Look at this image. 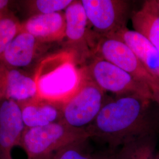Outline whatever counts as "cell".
I'll return each mask as SVG.
<instances>
[{"label":"cell","instance_id":"cell-1","mask_svg":"<svg viewBox=\"0 0 159 159\" xmlns=\"http://www.w3.org/2000/svg\"><path fill=\"white\" fill-rule=\"evenodd\" d=\"M153 102L136 94L106 100L85 130L90 139L105 143L111 150L142 137L157 136L159 119L153 111Z\"/></svg>","mask_w":159,"mask_h":159},{"label":"cell","instance_id":"cell-2","mask_svg":"<svg viewBox=\"0 0 159 159\" xmlns=\"http://www.w3.org/2000/svg\"><path fill=\"white\" fill-rule=\"evenodd\" d=\"M75 51H64L42 61L34 76L36 99L61 106L72 96L81 81L83 69L77 65Z\"/></svg>","mask_w":159,"mask_h":159},{"label":"cell","instance_id":"cell-3","mask_svg":"<svg viewBox=\"0 0 159 159\" xmlns=\"http://www.w3.org/2000/svg\"><path fill=\"white\" fill-rule=\"evenodd\" d=\"M89 139L85 129L74 128L63 120L35 128H25L20 146L27 159H50L70 144Z\"/></svg>","mask_w":159,"mask_h":159},{"label":"cell","instance_id":"cell-4","mask_svg":"<svg viewBox=\"0 0 159 159\" xmlns=\"http://www.w3.org/2000/svg\"><path fill=\"white\" fill-rule=\"evenodd\" d=\"M78 89L61 106L64 122L74 128L85 129L96 119L106 101L105 92L85 74L84 68Z\"/></svg>","mask_w":159,"mask_h":159},{"label":"cell","instance_id":"cell-5","mask_svg":"<svg viewBox=\"0 0 159 159\" xmlns=\"http://www.w3.org/2000/svg\"><path fill=\"white\" fill-rule=\"evenodd\" d=\"M92 54L110 61L130 74L152 91L153 102L159 100V81L144 67L134 52L123 41L114 37H100Z\"/></svg>","mask_w":159,"mask_h":159},{"label":"cell","instance_id":"cell-6","mask_svg":"<svg viewBox=\"0 0 159 159\" xmlns=\"http://www.w3.org/2000/svg\"><path fill=\"white\" fill-rule=\"evenodd\" d=\"M86 75L104 92L117 96L136 94L153 101L152 91L130 74L101 57L94 56L83 67Z\"/></svg>","mask_w":159,"mask_h":159},{"label":"cell","instance_id":"cell-7","mask_svg":"<svg viewBox=\"0 0 159 159\" xmlns=\"http://www.w3.org/2000/svg\"><path fill=\"white\" fill-rule=\"evenodd\" d=\"M96 38L113 36L127 27L129 2L125 0H81Z\"/></svg>","mask_w":159,"mask_h":159},{"label":"cell","instance_id":"cell-8","mask_svg":"<svg viewBox=\"0 0 159 159\" xmlns=\"http://www.w3.org/2000/svg\"><path fill=\"white\" fill-rule=\"evenodd\" d=\"M25 129L19 104L4 100L0 104V159H13L12 150L20 146Z\"/></svg>","mask_w":159,"mask_h":159},{"label":"cell","instance_id":"cell-9","mask_svg":"<svg viewBox=\"0 0 159 159\" xmlns=\"http://www.w3.org/2000/svg\"><path fill=\"white\" fill-rule=\"evenodd\" d=\"M66 37L75 48V51L80 59L91 56L89 49L90 35L87 31L89 21L85 10L81 1H73L65 10Z\"/></svg>","mask_w":159,"mask_h":159},{"label":"cell","instance_id":"cell-10","mask_svg":"<svg viewBox=\"0 0 159 159\" xmlns=\"http://www.w3.org/2000/svg\"><path fill=\"white\" fill-rule=\"evenodd\" d=\"M37 92L34 79L16 69L0 66V99L21 103L35 98Z\"/></svg>","mask_w":159,"mask_h":159},{"label":"cell","instance_id":"cell-11","mask_svg":"<svg viewBox=\"0 0 159 159\" xmlns=\"http://www.w3.org/2000/svg\"><path fill=\"white\" fill-rule=\"evenodd\" d=\"M21 31L31 34L40 43L61 41L66 37L64 13L37 14L21 24Z\"/></svg>","mask_w":159,"mask_h":159},{"label":"cell","instance_id":"cell-12","mask_svg":"<svg viewBox=\"0 0 159 159\" xmlns=\"http://www.w3.org/2000/svg\"><path fill=\"white\" fill-rule=\"evenodd\" d=\"M108 37H114L125 43L150 74L159 81V51L144 37L125 27Z\"/></svg>","mask_w":159,"mask_h":159},{"label":"cell","instance_id":"cell-13","mask_svg":"<svg viewBox=\"0 0 159 159\" xmlns=\"http://www.w3.org/2000/svg\"><path fill=\"white\" fill-rule=\"evenodd\" d=\"M134 30L142 35L159 51V10L157 0H147L131 14Z\"/></svg>","mask_w":159,"mask_h":159},{"label":"cell","instance_id":"cell-14","mask_svg":"<svg viewBox=\"0 0 159 159\" xmlns=\"http://www.w3.org/2000/svg\"><path fill=\"white\" fill-rule=\"evenodd\" d=\"M25 128L50 125L62 119L61 107L36 98L18 103Z\"/></svg>","mask_w":159,"mask_h":159},{"label":"cell","instance_id":"cell-15","mask_svg":"<svg viewBox=\"0 0 159 159\" xmlns=\"http://www.w3.org/2000/svg\"><path fill=\"white\" fill-rule=\"evenodd\" d=\"M38 42L31 34L21 31L7 47L0 59L12 67L27 66L34 59Z\"/></svg>","mask_w":159,"mask_h":159},{"label":"cell","instance_id":"cell-16","mask_svg":"<svg viewBox=\"0 0 159 159\" xmlns=\"http://www.w3.org/2000/svg\"><path fill=\"white\" fill-rule=\"evenodd\" d=\"M157 136H148L111 150L113 159H152L156 152Z\"/></svg>","mask_w":159,"mask_h":159},{"label":"cell","instance_id":"cell-17","mask_svg":"<svg viewBox=\"0 0 159 159\" xmlns=\"http://www.w3.org/2000/svg\"><path fill=\"white\" fill-rule=\"evenodd\" d=\"M21 31V24L15 17L0 12V58L7 47Z\"/></svg>","mask_w":159,"mask_h":159},{"label":"cell","instance_id":"cell-18","mask_svg":"<svg viewBox=\"0 0 159 159\" xmlns=\"http://www.w3.org/2000/svg\"><path fill=\"white\" fill-rule=\"evenodd\" d=\"M84 140L70 144L55 154L50 159H96L88 146V140Z\"/></svg>","mask_w":159,"mask_h":159},{"label":"cell","instance_id":"cell-19","mask_svg":"<svg viewBox=\"0 0 159 159\" xmlns=\"http://www.w3.org/2000/svg\"><path fill=\"white\" fill-rule=\"evenodd\" d=\"M73 0H37L34 7L37 14H52L61 12L70 6Z\"/></svg>","mask_w":159,"mask_h":159},{"label":"cell","instance_id":"cell-20","mask_svg":"<svg viewBox=\"0 0 159 159\" xmlns=\"http://www.w3.org/2000/svg\"><path fill=\"white\" fill-rule=\"evenodd\" d=\"M96 159H113L111 151L104 153H96Z\"/></svg>","mask_w":159,"mask_h":159},{"label":"cell","instance_id":"cell-21","mask_svg":"<svg viewBox=\"0 0 159 159\" xmlns=\"http://www.w3.org/2000/svg\"><path fill=\"white\" fill-rule=\"evenodd\" d=\"M9 3L8 1L0 0V12L3 11Z\"/></svg>","mask_w":159,"mask_h":159},{"label":"cell","instance_id":"cell-22","mask_svg":"<svg viewBox=\"0 0 159 159\" xmlns=\"http://www.w3.org/2000/svg\"><path fill=\"white\" fill-rule=\"evenodd\" d=\"M152 159H159V153H157L156 152L154 154Z\"/></svg>","mask_w":159,"mask_h":159},{"label":"cell","instance_id":"cell-23","mask_svg":"<svg viewBox=\"0 0 159 159\" xmlns=\"http://www.w3.org/2000/svg\"><path fill=\"white\" fill-rule=\"evenodd\" d=\"M157 6H158V8L159 10V0H157Z\"/></svg>","mask_w":159,"mask_h":159},{"label":"cell","instance_id":"cell-24","mask_svg":"<svg viewBox=\"0 0 159 159\" xmlns=\"http://www.w3.org/2000/svg\"><path fill=\"white\" fill-rule=\"evenodd\" d=\"M156 104L157 105V106H158V107H159V100L158 101V102H156Z\"/></svg>","mask_w":159,"mask_h":159}]
</instances>
